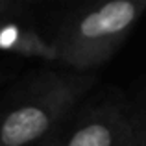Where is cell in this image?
Instances as JSON below:
<instances>
[{"label": "cell", "mask_w": 146, "mask_h": 146, "mask_svg": "<svg viewBox=\"0 0 146 146\" xmlns=\"http://www.w3.org/2000/svg\"><path fill=\"white\" fill-rule=\"evenodd\" d=\"M146 13V0H109L68 15L50 37L61 68L94 72L126 43Z\"/></svg>", "instance_id": "7a4b0ae2"}, {"label": "cell", "mask_w": 146, "mask_h": 146, "mask_svg": "<svg viewBox=\"0 0 146 146\" xmlns=\"http://www.w3.org/2000/svg\"><path fill=\"white\" fill-rule=\"evenodd\" d=\"M11 76H13V68L6 67V65H0V85H4Z\"/></svg>", "instance_id": "8992f818"}, {"label": "cell", "mask_w": 146, "mask_h": 146, "mask_svg": "<svg viewBox=\"0 0 146 146\" xmlns=\"http://www.w3.org/2000/svg\"><path fill=\"white\" fill-rule=\"evenodd\" d=\"M59 133H61V131H59ZM59 133H57V135H54L52 139H48V141H44V143L37 144V146H57V144H59Z\"/></svg>", "instance_id": "52a82bcc"}, {"label": "cell", "mask_w": 146, "mask_h": 146, "mask_svg": "<svg viewBox=\"0 0 146 146\" xmlns=\"http://www.w3.org/2000/svg\"><path fill=\"white\" fill-rule=\"evenodd\" d=\"M135 141L133 118L118 104L91 107L68 122L57 146H128Z\"/></svg>", "instance_id": "3957f363"}, {"label": "cell", "mask_w": 146, "mask_h": 146, "mask_svg": "<svg viewBox=\"0 0 146 146\" xmlns=\"http://www.w3.org/2000/svg\"><path fill=\"white\" fill-rule=\"evenodd\" d=\"M135 124V144L146 146V118H133Z\"/></svg>", "instance_id": "5b68a950"}, {"label": "cell", "mask_w": 146, "mask_h": 146, "mask_svg": "<svg viewBox=\"0 0 146 146\" xmlns=\"http://www.w3.org/2000/svg\"><path fill=\"white\" fill-rule=\"evenodd\" d=\"M0 54L57 63L52 41L39 32L32 15H26L24 4L13 0L0 9Z\"/></svg>", "instance_id": "277c9868"}, {"label": "cell", "mask_w": 146, "mask_h": 146, "mask_svg": "<svg viewBox=\"0 0 146 146\" xmlns=\"http://www.w3.org/2000/svg\"><path fill=\"white\" fill-rule=\"evenodd\" d=\"M98 83L94 72L39 68L0 102V146H37L70 122L72 113Z\"/></svg>", "instance_id": "6da1fadb"}, {"label": "cell", "mask_w": 146, "mask_h": 146, "mask_svg": "<svg viewBox=\"0 0 146 146\" xmlns=\"http://www.w3.org/2000/svg\"><path fill=\"white\" fill-rule=\"evenodd\" d=\"M128 146H137V144H135V141H133V143H131V144H128Z\"/></svg>", "instance_id": "ba28073f"}]
</instances>
